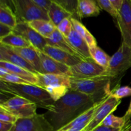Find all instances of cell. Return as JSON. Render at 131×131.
I'll list each match as a JSON object with an SVG mask.
<instances>
[{
  "label": "cell",
  "instance_id": "6da1fadb",
  "mask_svg": "<svg viewBox=\"0 0 131 131\" xmlns=\"http://www.w3.org/2000/svg\"><path fill=\"white\" fill-rule=\"evenodd\" d=\"M95 104L88 95L69 90L65 96L55 102L51 110L43 114L54 130L58 131Z\"/></svg>",
  "mask_w": 131,
  "mask_h": 131
},
{
  "label": "cell",
  "instance_id": "7a4b0ae2",
  "mask_svg": "<svg viewBox=\"0 0 131 131\" xmlns=\"http://www.w3.org/2000/svg\"><path fill=\"white\" fill-rule=\"evenodd\" d=\"M120 79L110 75L95 77L86 79H74L70 78V90L81 92L92 97L96 103L106 99L111 94L114 83ZM118 86V85H117Z\"/></svg>",
  "mask_w": 131,
  "mask_h": 131
},
{
  "label": "cell",
  "instance_id": "3957f363",
  "mask_svg": "<svg viewBox=\"0 0 131 131\" xmlns=\"http://www.w3.org/2000/svg\"><path fill=\"white\" fill-rule=\"evenodd\" d=\"M1 92L12 95L19 96L35 104L37 107L51 110L55 103L45 89L32 84H12L0 81Z\"/></svg>",
  "mask_w": 131,
  "mask_h": 131
},
{
  "label": "cell",
  "instance_id": "277c9868",
  "mask_svg": "<svg viewBox=\"0 0 131 131\" xmlns=\"http://www.w3.org/2000/svg\"><path fill=\"white\" fill-rule=\"evenodd\" d=\"M12 3L17 22L29 23L37 19L50 20L47 12L33 0H12Z\"/></svg>",
  "mask_w": 131,
  "mask_h": 131
},
{
  "label": "cell",
  "instance_id": "5b68a950",
  "mask_svg": "<svg viewBox=\"0 0 131 131\" xmlns=\"http://www.w3.org/2000/svg\"><path fill=\"white\" fill-rule=\"evenodd\" d=\"M131 67V47L122 42L118 50L110 59L108 70L114 78L122 77L124 73Z\"/></svg>",
  "mask_w": 131,
  "mask_h": 131
},
{
  "label": "cell",
  "instance_id": "8992f818",
  "mask_svg": "<svg viewBox=\"0 0 131 131\" xmlns=\"http://www.w3.org/2000/svg\"><path fill=\"white\" fill-rule=\"evenodd\" d=\"M0 107L10 113L18 118L30 117L37 114V106L19 96H13L0 104Z\"/></svg>",
  "mask_w": 131,
  "mask_h": 131
},
{
  "label": "cell",
  "instance_id": "52a82bcc",
  "mask_svg": "<svg viewBox=\"0 0 131 131\" xmlns=\"http://www.w3.org/2000/svg\"><path fill=\"white\" fill-rule=\"evenodd\" d=\"M70 68L71 78L74 79H86L102 75L111 76L108 69L99 65L92 58L82 60Z\"/></svg>",
  "mask_w": 131,
  "mask_h": 131
},
{
  "label": "cell",
  "instance_id": "ba28073f",
  "mask_svg": "<svg viewBox=\"0 0 131 131\" xmlns=\"http://www.w3.org/2000/svg\"><path fill=\"white\" fill-rule=\"evenodd\" d=\"M10 131H54L44 114L18 118Z\"/></svg>",
  "mask_w": 131,
  "mask_h": 131
},
{
  "label": "cell",
  "instance_id": "9c48e42d",
  "mask_svg": "<svg viewBox=\"0 0 131 131\" xmlns=\"http://www.w3.org/2000/svg\"><path fill=\"white\" fill-rule=\"evenodd\" d=\"M120 103L121 100L115 98L111 94L98 107L93 118L83 131H92L101 125L109 115L113 113L117 109Z\"/></svg>",
  "mask_w": 131,
  "mask_h": 131
},
{
  "label": "cell",
  "instance_id": "30bf717a",
  "mask_svg": "<svg viewBox=\"0 0 131 131\" xmlns=\"http://www.w3.org/2000/svg\"><path fill=\"white\" fill-rule=\"evenodd\" d=\"M116 20L122 42L131 47V0H124Z\"/></svg>",
  "mask_w": 131,
  "mask_h": 131
},
{
  "label": "cell",
  "instance_id": "8fae6325",
  "mask_svg": "<svg viewBox=\"0 0 131 131\" xmlns=\"http://www.w3.org/2000/svg\"><path fill=\"white\" fill-rule=\"evenodd\" d=\"M13 33L22 36L31 44L33 47L38 51H43L47 45L46 38L42 37L28 24V23L18 22L13 30Z\"/></svg>",
  "mask_w": 131,
  "mask_h": 131
},
{
  "label": "cell",
  "instance_id": "7c38bea8",
  "mask_svg": "<svg viewBox=\"0 0 131 131\" xmlns=\"http://www.w3.org/2000/svg\"><path fill=\"white\" fill-rule=\"evenodd\" d=\"M37 51L40 58L42 74H58L71 78L70 67L54 60L43 51Z\"/></svg>",
  "mask_w": 131,
  "mask_h": 131
},
{
  "label": "cell",
  "instance_id": "4fadbf2b",
  "mask_svg": "<svg viewBox=\"0 0 131 131\" xmlns=\"http://www.w3.org/2000/svg\"><path fill=\"white\" fill-rule=\"evenodd\" d=\"M43 52L54 60L59 61L69 67H72L81 61L82 59L79 56H75L63 50L60 49L56 47H52L47 44L44 47Z\"/></svg>",
  "mask_w": 131,
  "mask_h": 131
},
{
  "label": "cell",
  "instance_id": "5bb4252c",
  "mask_svg": "<svg viewBox=\"0 0 131 131\" xmlns=\"http://www.w3.org/2000/svg\"><path fill=\"white\" fill-rule=\"evenodd\" d=\"M36 75L37 78V83L36 85L43 89L46 87L58 85L65 86L70 89V77L58 74L40 73H37Z\"/></svg>",
  "mask_w": 131,
  "mask_h": 131
},
{
  "label": "cell",
  "instance_id": "9a60e30c",
  "mask_svg": "<svg viewBox=\"0 0 131 131\" xmlns=\"http://www.w3.org/2000/svg\"><path fill=\"white\" fill-rule=\"evenodd\" d=\"M0 61H6L13 65L20 67L35 74L37 73L36 70L26 60H24L16 52H14L12 49L1 44H0Z\"/></svg>",
  "mask_w": 131,
  "mask_h": 131
},
{
  "label": "cell",
  "instance_id": "2e32d148",
  "mask_svg": "<svg viewBox=\"0 0 131 131\" xmlns=\"http://www.w3.org/2000/svg\"><path fill=\"white\" fill-rule=\"evenodd\" d=\"M13 51L21 56L24 60L27 61L37 73L42 74L40 58L37 49L33 46L27 47H10Z\"/></svg>",
  "mask_w": 131,
  "mask_h": 131
},
{
  "label": "cell",
  "instance_id": "e0dca14e",
  "mask_svg": "<svg viewBox=\"0 0 131 131\" xmlns=\"http://www.w3.org/2000/svg\"><path fill=\"white\" fill-rule=\"evenodd\" d=\"M67 40L82 60L92 58L90 52V47L87 42L74 29H72Z\"/></svg>",
  "mask_w": 131,
  "mask_h": 131
},
{
  "label": "cell",
  "instance_id": "ac0fdd59",
  "mask_svg": "<svg viewBox=\"0 0 131 131\" xmlns=\"http://www.w3.org/2000/svg\"><path fill=\"white\" fill-rule=\"evenodd\" d=\"M46 39L47 44L49 45V46L56 47V48H58L60 49L63 50V51H67V52H69L73 55H75V56H79V55L77 54L75 50L72 47L70 43H69L66 37H64L58 30L57 28L49 38H46Z\"/></svg>",
  "mask_w": 131,
  "mask_h": 131
},
{
  "label": "cell",
  "instance_id": "d6986e66",
  "mask_svg": "<svg viewBox=\"0 0 131 131\" xmlns=\"http://www.w3.org/2000/svg\"><path fill=\"white\" fill-rule=\"evenodd\" d=\"M0 67L5 68L8 70L11 74H15L17 76L29 82L31 84L35 85L37 84V78L36 74L29 70L3 61H0Z\"/></svg>",
  "mask_w": 131,
  "mask_h": 131
},
{
  "label": "cell",
  "instance_id": "ffe728a7",
  "mask_svg": "<svg viewBox=\"0 0 131 131\" xmlns=\"http://www.w3.org/2000/svg\"><path fill=\"white\" fill-rule=\"evenodd\" d=\"M78 12L81 19L99 15L101 8L95 0H79Z\"/></svg>",
  "mask_w": 131,
  "mask_h": 131
},
{
  "label": "cell",
  "instance_id": "44dd1931",
  "mask_svg": "<svg viewBox=\"0 0 131 131\" xmlns=\"http://www.w3.org/2000/svg\"><path fill=\"white\" fill-rule=\"evenodd\" d=\"M105 100L95 104L94 106H92V107H90L89 110H88L87 111H86L85 112L83 113V114L79 115V116H78V118H76L75 120L72 121L71 122L69 123V124H67V125L64 126L63 127H62L61 129H60V130H58V131H67L68 129H70V128L73 127L74 126H76V125H79V124H87V125H88L89 123L90 122L91 120H92V119L93 118V116H94L95 113L96 111H97V110L98 109V107L101 106V104H102Z\"/></svg>",
  "mask_w": 131,
  "mask_h": 131
},
{
  "label": "cell",
  "instance_id": "7402d4cb",
  "mask_svg": "<svg viewBox=\"0 0 131 131\" xmlns=\"http://www.w3.org/2000/svg\"><path fill=\"white\" fill-rule=\"evenodd\" d=\"M47 14L49 20L56 27L64 19L73 17L71 14L54 2L51 3L47 10Z\"/></svg>",
  "mask_w": 131,
  "mask_h": 131
},
{
  "label": "cell",
  "instance_id": "603a6c76",
  "mask_svg": "<svg viewBox=\"0 0 131 131\" xmlns=\"http://www.w3.org/2000/svg\"><path fill=\"white\" fill-rule=\"evenodd\" d=\"M28 23L33 29L46 38H49L56 29V26L51 20L37 19Z\"/></svg>",
  "mask_w": 131,
  "mask_h": 131
},
{
  "label": "cell",
  "instance_id": "cb8c5ba5",
  "mask_svg": "<svg viewBox=\"0 0 131 131\" xmlns=\"http://www.w3.org/2000/svg\"><path fill=\"white\" fill-rule=\"evenodd\" d=\"M17 23L16 15L12 9L6 4L0 3V23L14 29Z\"/></svg>",
  "mask_w": 131,
  "mask_h": 131
},
{
  "label": "cell",
  "instance_id": "d4e9b609",
  "mask_svg": "<svg viewBox=\"0 0 131 131\" xmlns=\"http://www.w3.org/2000/svg\"><path fill=\"white\" fill-rule=\"evenodd\" d=\"M70 20L72 24L73 29L87 42L90 47H93L97 46V41L95 37L88 30V29L81 23L80 20L73 17L70 18Z\"/></svg>",
  "mask_w": 131,
  "mask_h": 131
},
{
  "label": "cell",
  "instance_id": "484cf974",
  "mask_svg": "<svg viewBox=\"0 0 131 131\" xmlns=\"http://www.w3.org/2000/svg\"><path fill=\"white\" fill-rule=\"evenodd\" d=\"M0 44L10 47H27L31 46L29 41L19 35L14 33L0 38Z\"/></svg>",
  "mask_w": 131,
  "mask_h": 131
},
{
  "label": "cell",
  "instance_id": "4316f807",
  "mask_svg": "<svg viewBox=\"0 0 131 131\" xmlns=\"http://www.w3.org/2000/svg\"><path fill=\"white\" fill-rule=\"evenodd\" d=\"M90 52L91 58L97 63L108 69L111 56H109L102 49L97 46L93 47H90Z\"/></svg>",
  "mask_w": 131,
  "mask_h": 131
},
{
  "label": "cell",
  "instance_id": "83f0119b",
  "mask_svg": "<svg viewBox=\"0 0 131 131\" xmlns=\"http://www.w3.org/2000/svg\"><path fill=\"white\" fill-rule=\"evenodd\" d=\"M52 2L60 5L65 10L72 14L73 18L80 20L81 18L78 12L79 0H51Z\"/></svg>",
  "mask_w": 131,
  "mask_h": 131
},
{
  "label": "cell",
  "instance_id": "f1b7e54d",
  "mask_svg": "<svg viewBox=\"0 0 131 131\" xmlns=\"http://www.w3.org/2000/svg\"><path fill=\"white\" fill-rule=\"evenodd\" d=\"M127 123V122L125 120L124 116L119 117L111 113L104 120L101 125L114 129H120L124 127Z\"/></svg>",
  "mask_w": 131,
  "mask_h": 131
},
{
  "label": "cell",
  "instance_id": "f546056e",
  "mask_svg": "<svg viewBox=\"0 0 131 131\" xmlns=\"http://www.w3.org/2000/svg\"><path fill=\"white\" fill-rule=\"evenodd\" d=\"M45 90L49 93L52 99L56 102L65 96L70 89L65 86L58 85L46 87Z\"/></svg>",
  "mask_w": 131,
  "mask_h": 131
},
{
  "label": "cell",
  "instance_id": "4dcf8cb0",
  "mask_svg": "<svg viewBox=\"0 0 131 131\" xmlns=\"http://www.w3.org/2000/svg\"><path fill=\"white\" fill-rule=\"evenodd\" d=\"M111 95L115 98L120 99L131 96V87L129 86H120V84L116 86L111 92Z\"/></svg>",
  "mask_w": 131,
  "mask_h": 131
},
{
  "label": "cell",
  "instance_id": "1f68e13d",
  "mask_svg": "<svg viewBox=\"0 0 131 131\" xmlns=\"http://www.w3.org/2000/svg\"><path fill=\"white\" fill-rule=\"evenodd\" d=\"M100 8L105 10L115 19L118 16V11L114 8L110 0H95Z\"/></svg>",
  "mask_w": 131,
  "mask_h": 131
},
{
  "label": "cell",
  "instance_id": "d6a6232c",
  "mask_svg": "<svg viewBox=\"0 0 131 131\" xmlns=\"http://www.w3.org/2000/svg\"><path fill=\"white\" fill-rule=\"evenodd\" d=\"M58 30L65 37L67 38L73 29L72 24L70 19H65L61 22L56 27Z\"/></svg>",
  "mask_w": 131,
  "mask_h": 131
},
{
  "label": "cell",
  "instance_id": "836d02e7",
  "mask_svg": "<svg viewBox=\"0 0 131 131\" xmlns=\"http://www.w3.org/2000/svg\"><path fill=\"white\" fill-rule=\"evenodd\" d=\"M1 81L5 82V83H12V84H31L29 82L24 80L22 78L17 76L16 75L13 74H8L4 76L0 77Z\"/></svg>",
  "mask_w": 131,
  "mask_h": 131
},
{
  "label": "cell",
  "instance_id": "e575fe53",
  "mask_svg": "<svg viewBox=\"0 0 131 131\" xmlns=\"http://www.w3.org/2000/svg\"><path fill=\"white\" fill-rule=\"evenodd\" d=\"M17 120V117L0 107V122L14 124Z\"/></svg>",
  "mask_w": 131,
  "mask_h": 131
},
{
  "label": "cell",
  "instance_id": "d590c367",
  "mask_svg": "<svg viewBox=\"0 0 131 131\" xmlns=\"http://www.w3.org/2000/svg\"><path fill=\"white\" fill-rule=\"evenodd\" d=\"M13 30L14 29L10 27L0 23V38H3L10 35V33H13Z\"/></svg>",
  "mask_w": 131,
  "mask_h": 131
},
{
  "label": "cell",
  "instance_id": "8d00e7d4",
  "mask_svg": "<svg viewBox=\"0 0 131 131\" xmlns=\"http://www.w3.org/2000/svg\"><path fill=\"white\" fill-rule=\"evenodd\" d=\"M37 5L47 12L52 1L51 0H33Z\"/></svg>",
  "mask_w": 131,
  "mask_h": 131
},
{
  "label": "cell",
  "instance_id": "74e56055",
  "mask_svg": "<svg viewBox=\"0 0 131 131\" xmlns=\"http://www.w3.org/2000/svg\"><path fill=\"white\" fill-rule=\"evenodd\" d=\"M124 127L123 128H120V129H114V128L109 127L100 125L98 127H97L95 129H93L92 131H122Z\"/></svg>",
  "mask_w": 131,
  "mask_h": 131
},
{
  "label": "cell",
  "instance_id": "f35d334b",
  "mask_svg": "<svg viewBox=\"0 0 131 131\" xmlns=\"http://www.w3.org/2000/svg\"><path fill=\"white\" fill-rule=\"evenodd\" d=\"M13 124L0 122V131H10L12 128Z\"/></svg>",
  "mask_w": 131,
  "mask_h": 131
},
{
  "label": "cell",
  "instance_id": "ab89813d",
  "mask_svg": "<svg viewBox=\"0 0 131 131\" xmlns=\"http://www.w3.org/2000/svg\"><path fill=\"white\" fill-rule=\"evenodd\" d=\"M110 2H111V3L113 5V6H114V8H115L117 10L118 12L119 10H120V8H121L124 0H110Z\"/></svg>",
  "mask_w": 131,
  "mask_h": 131
},
{
  "label": "cell",
  "instance_id": "60d3db41",
  "mask_svg": "<svg viewBox=\"0 0 131 131\" xmlns=\"http://www.w3.org/2000/svg\"><path fill=\"white\" fill-rule=\"evenodd\" d=\"M124 118H125V120H126L127 122L130 120V118H131V101H130V104H129V108H128L127 111H126V113H125V114L124 115Z\"/></svg>",
  "mask_w": 131,
  "mask_h": 131
},
{
  "label": "cell",
  "instance_id": "b9f144b4",
  "mask_svg": "<svg viewBox=\"0 0 131 131\" xmlns=\"http://www.w3.org/2000/svg\"><path fill=\"white\" fill-rule=\"evenodd\" d=\"M0 3H2L6 4L8 6H10L12 9L14 11V6H13V3L12 0H0Z\"/></svg>",
  "mask_w": 131,
  "mask_h": 131
},
{
  "label": "cell",
  "instance_id": "7bdbcfd3",
  "mask_svg": "<svg viewBox=\"0 0 131 131\" xmlns=\"http://www.w3.org/2000/svg\"><path fill=\"white\" fill-rule=\"evenodd\" d=\"M10 74L8 70H7L5 68L3 67H0V77L4 76V75H6V74Z\"/></svg>",
  "mask_w": 131,
  "mask_h": 131
},
{
  "label": "cell",
  "instance_id": "ee69618b",
  "mask_svg": "<svg viewBox=\"0 0 131 131\" xmlns=\"http://www.w3.org/2000/svg\"><path fill=\"white\" fill-rule=\"evenodd\" d=\"M122 131H131V120L125 124V127H124Z\"/></svg>",
  "mask_w": 131,
  "mask_h": 131
}]
</instances>
